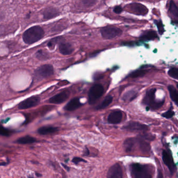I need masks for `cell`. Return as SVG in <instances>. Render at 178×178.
<instances>
[{"label": "cell", "instance_id": "obj_29", "mask_svg": "<svg viewBox=\"0 0 178 178\" xmlns=\"http://www.w3.org/2000/svg\"><path fill=\"white\" fill-rule=\"evenodd\" d=\"M139 136L142 139L147 141H154L155 139V136L149 133H144L142 135H140Z\"/></svg>", "mask_w": 178, "mask_h": 178}, {"label": "cell", "instance_id": "obj_28", "mask_svg": "<svg viewBox=\"0 0 178 178\" xmlns=\"http://www.w3.org/2000/svg\"><path fill=\"white\" fill-rule=\"evenodd\" d=\"M174 115V112L173 110V108L171 107L167 112L162 114V117L166 119H170Z\"/></svg>", "mask_w": 178, "mask_h": 178}, {"label": "cell", "instance_id": "obj_27", "mask_svg": "<svg viewBox=\"0 0 178 178\" xmlns=\"http://www.w3.org/2000/svg\"><path fill=\"white\" fill-rule=\"evenodd\" d=\"M168 75L172 78L178 80V70L176 67H172L168 71Z\"/></svg>", "mask_w": 178, "mask_h": 178}, {"label": "cell", "instance_id": "obj_41", "mask_svg": "<svg viewBox=\"0 0 178 178\" xmlns=\"http://www.w3.org/2000/svg\"><path fill=\"white\" fill-rule=\"evenodd\" d=\"M28 178H33V177H32V176H29Z\"/></svg>", "mask_w": 178, "mask_h": 178}, {"label": "cell", "instance_id": "obj_31", "mask_svg": "<svg viewBox=\"0 0 178 178\" xmlns=\"http://www.w3.org/2000/svg\"><path fill=\"white\" fill-rule=\"evenodd\" d=\"M155 24L157 25V27L158 29V32L160 34H163L164 32V28H163V22L162 21H155Z\"/></svg>", "mask_w": 178, "mask_h": 178}, {"label": "cell", "instance_id": "obj_30", "mask_svg": "<svg viewBox=\"0 0 178 178\" xmlns=\"http://www.w3.org/2000/svg\"><path fill=\"white\" fill-rule=\"evenodd\" d=\"M10 131L8 129L4 128L2 125H0V135L5 136H8L10 135Z\"/></svg>", "mask_w": 178, "mask_h": 178}, {"label": "cell", "instance_id": "obj_22", "mask_svg": "<svg viewBox=\"0 0 178 178\" xmlns=\"http://www.w3.org/2000/svg\"><path fill=\"white\" fill-rule=\"evenodd\" d=\"M113 100V97L111 96H108L106 98L104 99V101H102L100 105L97 106L96 107V109L101 110L107 108V107L109 106L110 104H111Z\"/></svg>", "mask_w": 178, "mask_h": 178}, {"label": "cell", "instance_id": "obj_13", "mask_svg": "<svg viewBox=\"0 0 178 178\" xmlns=\"http://www.w3.org/2000/svg\"><path fill=\"white\" fill-rule=\"evenodd\" d=\"M122 113L121 111H115L108 115V122L110 124H117L121 122L122 119Z\"/></svg>", "mask_w": 178, "mask_h": 178}, {"label": "cell", "instance_id": "obj_24", "mask_svg": "<svg viewBox=\"0 0 178 178\" xmlns=\"http://www.w3.org/2000/svg\"><path fill=\"white\" fill-rule=\"evenodd\" d=\"M169 11L171 14L177 19L178 18V9L177 6L173 1L170 2L169 6Z\"/></svg>", "mask_w": 178, "mask_h": 178}, {"label": "cell", "instance_id": "obj_12", "mask_svg": "<svg viewBox=\"0 0 178 178\" xmlns=\"http://www.w3.org/2000/svg\"><path fill=\"white\" fill-rule=\"evenodd\" d=\"M131 9L132 13L136 15H145L148 12L146 7L140 3H133L131 5Z\"/></svg>", "mask_w": 178, "mask_h": 178}, {"label": "cell", "instance_id": "obj_25", "mask_svg": "<svg viewBox=\"0 0 178 178\" xmlns=\"http://www.w3.org/2000/svg\"><path fill=\"white\" fill-rule=\"evenodd\" d=\"M137 97V92L134 91H130L126 92L124 96L123 99L125 101H132L135 98Z\"/></svg>", "mask_w": 178, "mask_h": 178}, {"label": "cell", "instance_id": "obj_11", "mask_svg": "<svg viewBox=\"0 0 178 178\" xmlns=\"http://www.w3.org/2000/svg\"><path fill=\"white\" fill-rule=\"evenodd\" d=\"M70 93L69 91H64L55 95L49 99V102L52 104H60L63 103L69 98Z\"/></svg>", "mask_w": 178, "mask_h": 178}, {"label": "cell", "instance_id": "obj_39", "mask_svg": "<svg viewBox=\"0 0 178 178\" xmlns=\"http://www.w3.org/2000/svg\"><path fill=\"white\" fill-rule=\"evenodd\" d=\"M8 164V163H6L5 162H3V163H0V166H6Z\"/></svg>", "mask_w": 178, "mask_h": 178}, {"label": "cell", "instance_id": "obj_18", "mask_svg": "<svg viewBox=\"0 0 178 178\" xmlns=\"http://www.w3.org/2000/svg\"><path fill=\"white\" fill-rule=\"evenodd\" d=\"M58 128L53 126H43L38 130V133L41 135H47L49 134L53 133L58 131Z\"/></svg>", "mask_w": 178, "mask_h": 178}, {"label": "cell", "instance_id": "obj_17", "mask_svg": "<svg viewBox=\"0 0 178 178\" xmlns=\"http://www.w3.org/2000/svg\"><path fill=\"white\" fill-rule=\"evenodd\" d=\"M136 142L139 146V149L141 151L144 152H149L150 149V145L149 143L147 142L146 140L139 136V137L136 138Z\"/></svg>", "mask_w": 178, "mask_h": 178}, {"label": "cell", "instance_id": "obj_37", "mask_svg": "<svg viewBox=\"0 0 178 178\" xmlns=\"http://www.w3.org/2000/svg\"><path fill=\"white\" fill-rule=\"evenodd\" d=\"M89 154H90V152H89V149L87 147H85V150L84 151V156H88Z\"/></svg>", "mask_w": 178, "mask_h": 178}, {"label": "cell", "instance_id": "obj_7", "mask_svg": "<svg viewBox=\"0 0 178 178\" xmlns=\"http://www.w3.org/2000/svg\"><path fill=\"white\" fill-rule=\"evenodd\" d=\"M54 70L52 65L45 64L38 67L35 71V76L39 79L47 78L53 74Z\"/></svg>", "mask_w": 178, "mask_h": 178}, {"label": "cell", "instance_id": "obj_20", "mask_svg": "<svg viewBox=\"0 0 178 178\" xmlns=\"http://www.w3.org/2000/svg\"><path fill=\"white\" fill-rule=\"evenodd\" d=\"M58 15H59L58 12L56 9L53 8L47 9H46V11L43 13V16L46 19L54 18Z\"/></svg>", "mask_w": 178, "mask_h": 178}, {"label": "cell", "instance_id": "obj_15", "mask_svg": "<svg viewBox=\"0 0 178 178\" xmlns=\"http://www.w3.org/2000/svg\"><path fill=\"white\" fill-rule=\"evenodd\" d=\"M59 48L60 53L63 55L72 54L74 50L72 46L69 43H61L60 45Z\"/></svg>", "mask_w": 178, "mask_h": 178}, {"label": "cell", "instance_id": "obj_26", "mask_svg": "<svg viewBox=\"0 0 178 178\" xmlns=\"http://www.w3.org/2000/svg\"><path fill=\"white\" fill-rule=\"evenodd\" d=\"M147 71L145 70H139L131 73L129 75V77L132 78H137L139 77H142L146 74Z\"/></svg>", "mask_w": 178, "mask_h": 178}, {"label": "cell", "instance_id": "obj_1", "mask_svg": "<svg viewBox=\"0 0 178 178\" xmlns=\"http://www.w3.org/2000/svg\"><path fill=\"white\" fill-rule=\"evenodd\" d=\"M45 32L41 27L33 26L29 28L23 34V40L27 44H33L43 38Z\"/></svg>", "mask_w": 178, "mask_h": 178}, {"label": "cell", "instance_id": "obj_10", "mask_svg": "<svg viewBox=\"0 0 178 178\" xmlns=\"http://www.w3.org/2000/svg\"><path fill=\"white\" fill-rule=\"evenodd\" d=\"M107 178H123L122 169L119 163H115L110 167Z\"/></svg>", "mask_w": 178, "mask_h": 178}, {"label": "cell", "instance_id": "obj_14", "mask_svg": "<svg viewBox=\"0 0 178 178\" xmlns=\"http://www.w3.org/2000/svg\"><path fill=\"white\" fill-rule=\"evenodd\" d=\"M82 105L83 104L80 102V99L78 98H75L70 100L67 104L64 107V109L67 111H72L80 108Z\"/></svg>", "mask_w": 178, "mask_h": 178}, {"label": "cell", "instance_id": "obj_38", "mask_svg": "<svg viewBox=\"0 0 178 178\" xmlns=\"http://www.w3.org/2000/svg\"><path fill=\"white\" fill-rule=\"evenodd\" d=\"M62 166H63V167H64V168H65V169H66V170H67V171H70V167H68L67 166L65 165H64V164H63V163H62Z\"/></svg>", "mask_w": 178, "mask_h": 178}, {"label": "cell", "instance_id": "obj_34", "mask_svg": "<svg viewBox=\"0 0 178 178\" xmlns=\"http://www.w3.org/2000/svg\"><path fill=\"white\" fill-rule=\"evenodd\" d=\"M36 56L38 58H39V59H43L44 58H46V54L42 51H39V52H38Z\"/></svg>", "mask_w": 178, "mask_h": 178}, {"label": "cell", "instance_id": "obj_8", "mask_svg": "<svg viewBox=\"0 0 178 178\" xmlns=\"http://www.w3.org/2000/svg\"><path fill=\"white\" fill-rule=\"evenodd\" d=\"M40 101V99L39 97H31L19 104V109H27L28 108H32L38 105Z\"/></svg>", "mask_w": 178, "mask_h": 178}, {"label": "cell", "instance_id": "obj_6", "mask_svg": "<svg viewBox=\"0 0 178 178\" xmlns=\"http://www.w3.org/2000/svg\"><path fill=\"white\" fill-rule=\"evenodd\" d=\"M123 129L131 132H146L149 130V128L146 124L135 121H130L123 127Z\"/></svg>", "mask_w": 178, "mask_h": 178}, {"label": "cell", "instance_id": "obj_2", "mask_svg": "<svg viewBox=\"0 0 178 178\" xmlns=\"http://www.w3.org/2000/svg\"><path fill=\"white\" fill-rule=\"evenodd\" d=\"M156 89L152 88L149 90L145 95L143 99L144 104L147 106V110H149L151 108L152 109H158L163 106L164 103V100L157 101L155 99V93Z\"/></svg>", "mask_w": 178, "mask_h": 178}, {"label": "cell", "instance_id": "obj_21", "mask_svg": "<svg viewBox=\"0 0 178 178\" xmlns=\"http://www.w3.org/2000/svg\"><path fill=\"white\" fill-rule=\"evenodd\" d=\"M36 142L35 138L32 137L30 136H25L24 137H21L17 140V143L21 144H32Z\"/></svg>", "mask_w": 178, "mask_h": 178}, {"label": "cell", "instance_id": "obj_16", "mask_svg": "<svg viewBox=\"0 0 178 178\" xmlns=\"http://www.w3.org/2000/svg\"><path fill=\"white\" fill-rule=\"evenodd\" d=\"M136 144V138H128L123 143L124 149L127 152H132Z\"/></svg>", "mask_w": 178, "mask_h": 178}, {"label": "cell", "instance_id": "obj_32", "mask_svg": "<svg viewBox=\"0 0 178 178\" xmlns=\"http://www.w3.org/2000/svg\"><path fill=\"white\" fill-rule=\"evenodd\" d=\"M82 2L84 5H85L86 6H87V7H89V6L94 5L96 3L97 1H92V0H91V1L85 0V1H83Z\"/></svg>", "mask_w": 178, "mask_h": 178}, {"label": "cell", "instance_id": "obj_36", "mask_svg": "<svg viewBox=\"0 0 178 178\" xmlns=\"http://www.w3.org/2000/svg\"><path fill=\"white\" fill-rule=\"evenodd\" d=\"M157 178H163V174L160 169H158V174Z\"/></svg>", "mask_w": 178, "mask_h": 178}, {"label": "cell", "instance_id": "obj_19", "mask_svg": "<svg viewBox=\"0 0 178 178\" xmlns=\"http://www.w3.org/2000/svg\"><path fill=\"white\" fill-rule=\"evenodd\" d=\"M157 34L155 31L150 30L145 32L141 36V40L142 41H148L152 40L158 38Z\"/></svg>", "mask_w": 178, "mask_h": 178}, {"label": "cell", "instance_id": "obj_33", "mask_svg": "<svg viewBox=\"0 0 178 178\" xmlns=\"http://www.w3.org/2000/svg\"><path fill=\"white\" fill-rule=\"evenodd\" d=\"M72 162L73 163H75V165H78V163L80 162H84V163H87V161L85 159H84L80 157H74L73 158Z\"/></svg>", "mask_w": 178, "mask_h": 178}, {"label": "cell", "instance_id": "obj_23", "mask_svg": "<svg viewBox=\"0 0 178 178\" xmlns=\"http://www.w3.org/2000/svg\"><path fill=\"white\" fill-rule=\"evenodd\" d=\"M169 94L170 96L171 99L173 102H175L176 105H178V91L175 87L172 85H169L168 86Z\"/></svg>", "mask_w": 178, "mask_h": 178}, {"label": "cell", "instance_id": "obj_5", "mask_svg": "<svg viewBox=\"0 0 178 178\" xmlns=\"http://www.w3.org/2000/svg\"><path fill=\"white\" fill-rule=\"evenodd\" d=\"M102 38L105 39H112L120 36L122 31L120 28L114 26H107L100 30Z\"/></svg>", "mask_w": 178, "mask_h": 178}, {"label": "cell", "instance_id": "obj_9", "mask_svg": "<svg viewBox=\"0 0 178 178\" xmlns=\"http://www.w3.org/2000/svg\"><path fill=\"white\" fill-rule=\"evenodd\" d=\"M162 158L164 163L168 168L171 174L173 175L176 170V166L174 165L172 156L169 152H167L166 150H164L162 152Z\"/></svg>", "mask_w": 178, "mask_h": 178}, {"label": "cell", "instance_id": "obj_40", "mask_svg": "<svg viewBox=\"0 0 178 178\" xmlns=\"http://www.w3.org/2000/svg\"><path fill=\"white\" fill-rule=\"evenodd\" d=\"M36 176H38V177H39V176H42V175H41V174H40V173H36Z\"/></svg>", "mask_w": 178, "mask_h": 178}, {"label": "cell", "instance_id": "obj_4", "mask_svg": "<svg viewBox=\"0 0 178 178\" xmlns=\"http://www.w3.org/2000/svg\"><path fill=\"white\" fill-rule=\"evenodd\" d=\"M104 93L103 86L99 84L93 86L90 89L88 93V102L89 104L93 105L102 96Z\"/></svg>", "mask_w": 178, "mask_h": 178}, {"label": "cell", "instance_id": "obj_3", "mask_svg": "<svg viewBox=\"0 0 178 178\" xmlns=\"http://www.w3.org/2000/svg\"><path fill=\"white\" fill-rule=\"evenodd\" d=\"M130 169L134 178H152L150 170L147 166L138 163H132Z\"/></svg>", "mask_w": 178, "mask_h": 178}, {"label": "cell", "instance_id": "obj_35", "mask_svg": "<svg viewBox=\"0 0 178 178\" xmlns=\"http://www.w3.org/2000/svg\"><path fill=\"white\" fill-rule=\"evenodd\" d=\"M114 12L117 14H120L123 11V9L121 6H116L113 9Z\"/></svg>", "mask_w": 178, "mask_h": 178}]
</instances>
